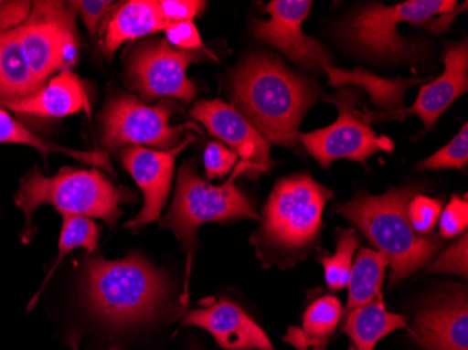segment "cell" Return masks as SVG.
<instances>
[{
  "label": "cell",
  "instance_id": "obj_1",
  "mask_svg": "<svg viewBox=\"0 0 468 350\" xmlns=\"http://www.w3.org/2000/svg\"><path fill=\"white\" fill-rule=\"evenodd\" d=\"M320 94L309 78L271 55H252L234 70V108L270 143L296 150L299 126Z\"/></svg>",
  "mask_w": 468,
  "mask_h": 350
},
{
  "label": "cell",
  "instance_id": "obj_2",
  "mask_svg": "<svg viewBox=\"0 0 468 350\" xmlns=\"http://www.w3.org/2000/svg\"><path fill=\"white\" fill-rule=\"evenodd\" d=\"M167 292L165 276L138 252L115 260L97 255L86 264L84 296L89 309L114 328L154 320Z\"/></svg>",
  "mask_w": 468,
  "mask_h": 350
},
{
  "label": "cell",
  "instance_id": "obj_3",
  "mask_svg": "<svg viewBox=\"0 0 468 350\" xmlns=\"http://www.w3.org/2000/svg\"><path fill=\"white\" fill-rule=\"evenodd\" d=\"M330 189L310 175H292L276 183L252 243L264 262L291 267L318 243L323 210L333 198Z\"/></svg>",
  "mask_w": 468,
  "mask_h": 350
},
{
  "label": "cell",
  "instance_id": "obj_4",
  "mask_svg": "<svg viewBox=\"0 0 468 350\" xmlns=\"http://www.w3.org/2000/svg\"><path fill=\"white\" fill-rule=\"evenodd\" d=\"M412 195L414 189L407 186L390 188L383 195L359 192L352 201L334 209L388 257L391 286L430 264L441 249V241L420 236L410 225L407 207Z\"/></svg>",
  "mask_w": 468,
  "mask_h": 350
},
{
  "label": "cell",
  "instance_id": "obj_5",
  "mask_svg": "<svg viewBox=\"0 0 468 350\" xmlns=\"http://www.w3.org/2000/svg\"><path fill=\"white\" fill-rule=\"evenodd\" d=\"M133 201V194L115 188L96 170L62 168L54 177H46L38 167L26 174L16 192L15 204L23 210L26 225L21 243H30L34 237V212L42 205H51L65 215L101 218L109 228H115L122 215L120 205Z\"/></svg>",
  "mask_w": 468,
  "mask_h": 350
},
{
  "label": "cell",
  "instance_id": "obj_6",
  "mask_svg": "<svg viewBox=\"0 0 468 350\" xmlns=\"http://www.w3.org/2000/svg\"><path fill=\"white\" fill-rule=\"evenodd\" d=\"M240 175L249 177V167L241 162L236 164L230 178L220 186L205 183L197 174L196 164L188 160L178 171L175 201L165 217L160 218V226L172 230L186 249V278L184 297H186L194 254L198 249L197 230L199 226L209 222H230L238 218H260L254 205L234 184Z\"/></svg>",
  "mask_w": 468,
  "mask_h": 350
},
{
  "label": "cell",
  "instance_id": "obj_7",
  "mask_svg": "<svg viewBox=\"0 0 468 350\" xmlns=\"http://www.w3.org/2000/svg\"><path fill=\"white\" fill-rule=\"evenodd\" d=\"M454 0H410L386 6L370 5L349 20L346 41L360 54L388 62H415L423 49L399 34V25H425L433 17L456 9Z\"/></svg>",
  "mask_w": 468,
  "mask_h": 350
},
{
  "label": "cell",
  "instance_id": "obj_8",
  "mask_svg": "<svg viewBox=\"0 0 468 350\" xmlns=\"http://www.w3.org/2000/svg\"><path fill=\"white\" fill-rule=\"evenodd\" d=\"M69 4L36 2L30 16L16 27L34 78L41 86L57 70H69L78 58V36Z\"/></svg>",
  "mask_w": 468,
  "mask_h": 350
},
{
  "label": "cell",
  "instance_id": "obj_9",
  "mask_svg": "<svg viewBox=\"0 0 468 350\" xmlns=\"http://www.w3.org/2000/svg\"><path fill=\"white\" fill-rule=\"evenodd\" d=\"M175 111V104L167 100L152 107L135 96L121 94L107 104L102 114V143L109 150L125 144L175 149L181 143L184 133L197 129L196 123L189 122L170 125Z\"/></svg>",
  "mask_w": 468,
  "mask_h": 350
},
{
  "label": "cell",
  "instance_id": "obj_10",
  "mask_svg": "<svg viewBox=\"0 0 468 350\" xmlns=\"http://www.w3.org/2000/svg\"><path fill=\"white\" fill-rule=\"evenodd\" d=\"M351 94L341 91L325 99L338 108V118L333 125L313 133H299V142L322 167L328 168L339 159L367 164V160L376 153L394 152V142L388 136L376 135L362 112L355 110Z\"/></svg>",
  "mask_w": 468,
  "mask_h": 350
},
{
  "label": "cell",
  "instance_id": "obj_11",
  "mask_svg": "<svg viewBox=\"0 0 468 350\" xmlns=\"http://www.w3.org/2000/svg\"><path fill=\"white\" fill-rule=\"evenodd\" d=\"M202 58L201 52L175 48L165 39L147 42L131 58V83L144 100L165 97L191 102L197 86L186 78V69Z\"/></svg>",
  "mask_w": 468,
  "mask_h": 350
},
{
  "label": "cell",
  "instance_id": "obj_12",
  "mask_svg": "<svg viewBox=\"0 0 468 350\" xmlns=\"http://www.w3.org/2000/svg\"><path fill=\"white\" fill-rule=\"evenodd\" d=\"M312 0H272L265 6L270 20L255 21V38L280 49L292 62L307 72H324L331 55L324 47L303 33V23L312 10Z\"/></svg>",
  "mask_w": 468,
  "mask_h": 350
},
{
  "label": "cell",
  "instance_id": "obj_13",
  "mask_svg": "<svg viewBox=\"0 0 468 350\" xmlns=\"http://www.w3.org/2000/svg\"><path fill=\"white\" fill-rule=\"evenodd\" d=\"M191 117L240 157L252 180L272 168L270 142L233 105L222 100H199L191 110Z\"/></svg>",
  "mask_w": 468,
  "mask_h": 350
},
{
  "label": "cell",
  "instance_id": "obj_14",
  "mask_svg": "<svg viewBox=\"0 0 468 350\" xmlns=\"http://www.w3.org/2000/svg\"><path fill=\"white\" fill-rule=\"evenodd\" d=\"M196 139L193 133H188L175 149L151 150L142 146H128L122 150V165L133 175L144 192V198L141 212L133 220L126 223V228H141L142 226L159 220L172 188L176 157Z\"/></svg>",
  "mask_w": 468,
  "mask_h": 350
},
{
  "label": "cell",
  "instance_id": "obj_15",
  "mask_svg": "<svg viewBox=\"0 0 468 350\" xmlns=\"http://www.w3.org/2000/svg\"><path fill=\"white\" fill-rule=\"evenodd\" d=\"M412 335L427 350H468V302L462 289L425 305L415 318Z\"/></svg>",
  "mask_w": 468,
  "mask_h": 350
},
{
  "label": "cell",
  "instance_id": "obj_16",
  "mask_svg": "<svg viewBox=\"0 0 468 350\" xmlns=\"http://www.w3.org/2000/svg\"><path fill=\"white\" fill-rule=\"evenodd\" d=\"M184 325L199 326L225 350H275L261 326L228 299L189 312L181 323Z\"/></svg>",
  "mask_w": 468,
  "mask_h": 350
},
{
  "label": "cell",
  "instance_id": "obj_17",
  "mask_svg": "<svg viewBox=\"0 0 468 350\" xmlns=\"http://www.w3.org/2000/svg\"><path fill=\"white\" fill-rule=\"evenodd\" d=\"M444 70L432 83L425 84L417 101L409 110L397 112L394 117L414 114L422 120L425 128H433L439 118L452 104L468 90V44L464 39L449 46L444 51Z\"/></svg>",
  "mask_w": 468,
  "mask_h": 350
},
{
  "label": "cell",
  "instance_id": "obj_18",
  "mask_svg": "<svg viewBox=\"0 0 468 350\" xmlns=\"http://www.w3.org/2000/svg\"><path fill=\"white\" fill-rule=\"evenodd\" d=\"M5 105L16 114L41 118H65L90 110L88 93L72 70H62L34 96Z\"/></svg>",
  "mask_w": 468,
  "mask_h": 350
},
{
  "label": "cell",
  "instance_id": "obj_19",
  "mask_svg": "<svg viewBox=\"0 0 468 350\" xmlns=\"http://www.w3.org/2000/svg\"><path fill=\"white\" fill-rule=\"evenodd\" d=\"M170 25L160 15L156 2L131 0L115 7L105 23L102 48L112 58L123 42L151 36Z\"/></svg>",
  "mask_w": 468,
  "mask_h": 350
},
{
  "label": "cell",
  "instance_id": "obj_20",
  "mask_svg": "<svg viewBox=\"0 0 468 350\" xmlns=\"http://www.w3.org/2000/svg\"><path fill=\"white\" fill-rule=\"evenodd\" d=\"M26 58L17 30H0V101L27 99L41 90Z\"/></svg>",
  "mask_w": 468,
  "mask_h": 350
},
{
  "label": "cell",
  "instance_id": "obj_21",
  "mask_svg": "<svg viewBox=\"0 0 468 350\" xmlns=\"http://www.w3.org/2000/svg\"><path fill=\"white\" fill-rule=\"evenodd\" d=\"M407 326V317L388 312L380 294L369 304L346 314L343 333L351 339L349 350H375L378 341Z\"/></svg>",
  "mask_w": 468,
  "mask_h": 350
},
{
  "label": "cell",
  "instance_id": "obj_22",
  "mask_svg": "<svg viewBox=\"0 0 468 350\" xmlns=\"http://www.w3.org/2000/svg\"><path fill=\"white\" fill-rule=\"evenodd\" d=\"M343 315V304L335 296L320 297L304 312L303 326H291L283 339L297 350H325Z\"/></svg>",
  "mask_w": 468,
  "mask_h": 350
},
{
  "label": "cell",
  "instance_id": "obj_23",
  "mask_svg": "<svg viewBox=\"0 0 468 350\" xmlns=\"http://www.w3.org/2000/svg\"><path fill=\"white\" fill-rule=\"evenodd\" d=\"M324 72H327L331 86H343V84H356L364 87L369 93L370 100L376 107L383 108V117L393 118L397 112L402 111L404 107V93L410 87L417 83H422V79H396V80H386L370 75L365 69L341 70L334 68L333 65H325Z\"/></svg>",
  "mask_w": 468,
  "mask_h": 350
},
{
  "label": "cell",
  "instance_id": "obj_24",
  "mask_svg": "<svg viewBox=\"0 0 468 350\" xmlns=\"http://www.w3.org/2000/svg\"><path fill=\"white\" fill-rule=\"evenodd\" d=\"M388 260L383 252L362 249L351 268L349 276V297L344 314L372 302L381 294Z\"/></svg>",
  "mask_w": 468,
  "mask_h": 350
},
{
  "label": "cell",
  "instance_id": "obj_25",
  "mask_svg": "<svg viewBox=\"0 0 468 350\" xmlns=\"http://www.w3.org/2000/svg\"><path fill=\"white\" fill-rule=\"evenodd\" d=\"M0 143L26 144L34 147L41 153L42 159H48L51 153H62L73 157L79 162L88 164L99 165L109 173H114L110 165L109 156L102 152H79V150L67 149L59 144L51 143L46 139L39 138L30 129L21 125L17 120L7 114L4 108H0Z\"/></svg>",
  "mask_w": 468,
  "mask_h": 350
},
{
  "label": "cell",
  "instance_id": "obj_26",
  "mask_svg": "<svg viewBox=\"0 0 468 350\" xmlns=\"http://www.w3.org/2000/svg\"><path fill=\"white\" fill-rule=\"evenodd\" d=\"M100 230L99 226L90 220L89 217L78 215H65L63 216L62 230H60L59 243H58V254L57 260H55L54 267L49 270L48 276L46 281L42 283L41 289L37 292L36 296L28 305V312L33 309L34 305L38 302L39 294L46 288V284L48 283L49 279L54 275L55 270L59 267L65 255L70 254L73 249H83L90 254L97 249L99 246Z\"/></svg>",
  "mask_w": 468,
  "mask_h": 350
},
{
  "label": "cell",
  "instance_id": "obj_27",
  "mask_svg": "<svg viewBox=\"0 0 468 350\" xmlns=\"http://www.w3.org/2000/svg\"><path fill=\"white\" fill-rule=\"evenodd\" d=\"M359 234L355 228H339L336 234V251L333 257H320L318 262L324 268L325 283L333 292L348 286L352 260L359 249Z\"/></svg>",
  "mask_w": 468,
  "mask_h": 350
},
{
  "label": "cell",
  "instance_id": "obj_28",
  "mask_svg": "<svg viewBox=\"0 0 468 350\" xmlns=\"http://www.w3.org/2000/svg\"><path fill=\"white\" fill-rule=\"evenodd\" d=\"M468 163V125L464 123L460 133L452 139L451 143L436 152L432 156L423 160L420 170H462Z\"/></svg>",
  "mask_w": 468,
  "mask_h": 350
},
{
  "label": "cell",
  "instance_id": "obj_29",
  "mask_svg": "<svg viewBox=\"0 0 468 350\" xmlns=\"http://www.w3.org/2000/svg\"><path fill=\"white\" fill-rule=\"evenodd\" d=\"M441 213V199L428 198L425 195H415L407 207L410 225L420 236L430 234L435 228Z\"/></svg>",
  "mask_w": 468,
  "mask_h": 350
},
{
  "label": "cell",
  "instance_id": "obj_30",
  "mask_svg": "<svg viewBox=\"0 0 468 350\" xmlns=\"http://www.w3.org/2000/svg\"><path fill=\"white\" fill-rule=\"evenodd\" d=\"M439 231L441 239H453L467 231L468 226V202L467 195L460 198L459 195H453L443 213H441Z\"/></svg>",
  "mask_w": 468,
  "mask_h": 350
},
{
  "label": "cell",
  "instance_id": "obj_31",
  "mask_svg": "<svg viewBox=\"0 0 468 350\" xmlns=\"http://www.w3.org/2000/svg\"><path fill=\"white\" fill-rule=\"evenodd\" d=\"M467 231H465L457 243H454L451 249H446L433 264L430 265L428 272L454 273V275L467 278Z\"/></svg>",
  "mask_w": 468,
  "mask_h": 350
},
{
  "label": "cell",
  "instance_id": "obj_32",
  "mask_svg": "<svg viewBox=\"0 0 468 350\" xmlns=\"http://www.w3.org/2000/svg\"><path fill=\"white\" fill-rule=\"evenodd\" d=\"M165 41L175 48L184 49V51L205 52V54L214 57L202 42L198 28L194 25V21H180V23H170L165 27Z\"/></svg>",
  "mask_w": 468,
  "mask_h": 350
},
{
  "label": "cell",
  "instance_id": "obj_33",
  "mask_svg": "<svg viewBox=\"0 0 468 350\" xmlns=\"http://www.w3.org/2000/svg\"><path fill=\"white\" fill-rule=\"evenodd\" d=\"M239 157L220 142H210L204 153L205 171L207 180L226 177L229 171L238 164Z\"/></svg>",
  "mask_w": 468,
  "mask_h": 350
},
{
  "label": "cell",
  "instance_id": "obj_34",
  "mask_svg": "<svg viewBox=\"0 0 468 350\" xmlns=\"http://www.w3.org/2000/svg\"><path fill=\"white\" fill-rule=\"evenodd\" d=\"M156 4L160 15L167 23L193 21L207 5L201 0H160Z\"/></svg>",
  "mask_w": 468,
  "mask_h": 350
},
{
  "label": "cell",
  "instance_id": "obj_35",
  "mask_svg": "<svg viewBox=\"0 0 468 350\" xmlns=\"http://www.w3.org/2000/svg\"><path fill=\"white\" fill-rule=\"evenodd\" d=\"M69 5L81 16L84 26L93 37L96 36L102 18L114 7L110 0H80V2H69Z\"/></svg>",
  "mask_w": 468,
  "mask_h": 350
},
{
  "label": "cell",
  "instance_id": "obj_36",
  "mask_svg": "<svg viewBox=\"0 0 468 350\" xmlns=\"http://www.w3.org/2000/svg\"><path fill=\"white\" fill-rule=\"evenodd\" d=\"M33 5L30 2H0V30H12L27 20Z\"/></svg>",
  "mask_w": 468,
  "mask_h": 350
},
{
  "label": "cell",
  "instance_id": "obj_37",
  "mask_svg": "<svg viewBox=\"0 0 468 350\" xmlns=\"http://www.w3.org/2000/svg\"><path fill=\"white\" fill-rule=\"evenodd\" d=\"M465 9H467V2H464V4L462 5V7L457 6L456 9L452 10V12L439 16V18H436V20H433L432 23H431L430 30H432L433 33H443V31L448 30L452 21L456 17L457 13Z\"/></svg>",
  "mask_w": 468,
  "mask_h": 350
},
{
  "label": "cell",
  "instance_id": "obj_38",
  "mask_svg": "<svg viewBox=\"0 0 468 350\" xmlns=\"http://www.w3.org/2000/svg\"><path fill=\"white\" fill-rule=\"evenodd\" d=\"M193 350H205V349H201V347H193Z\"/></svg>",
  "mask_w": 468,
  "mask_h": 350
},
{
  "label": "cell",
  "instance_id": "obj_39",
  "mask_svg": "<svg viewBox=\"0 0 468 350\" xmlns=\"http://www.w3.org/2000/svg\"><path fill=\"white\" fill-rule=\"evenodd\" d=\"M110 350H120V349H110Z\"/></svg>",
  "mask_w": 468,
  "mask_h": 350
}]
</instances>
